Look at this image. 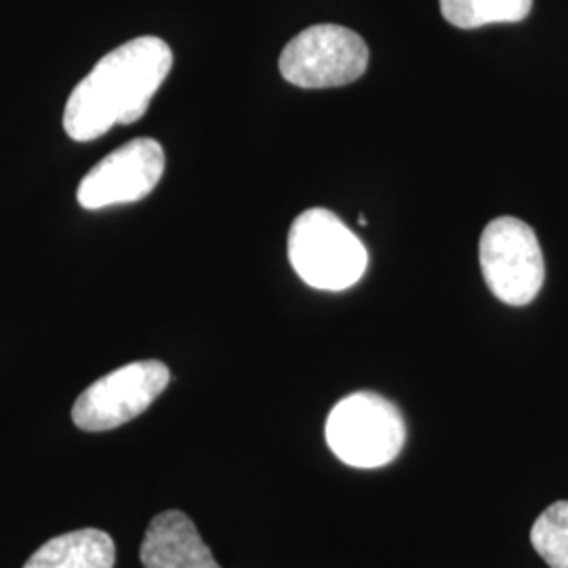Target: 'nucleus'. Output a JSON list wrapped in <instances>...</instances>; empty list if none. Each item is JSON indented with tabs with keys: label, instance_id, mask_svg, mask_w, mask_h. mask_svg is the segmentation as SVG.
<instances>
[{
	"label": "nucleus",
	"instance_id": "obj_1",
	"mask_svg": "<svg viewBox=\"0 0 568 568\" xmlns=\"http://www.w3.org/2000/svg\"><path fill=\"white\" fill-rule=\"evenodd\" d=\"M173 68V51L159 37H140L103 55L82 79L63 110V129L74 142H93L119 124H133Z\"/></svg>",
	"mask_w": 568,
	"mask_h": 568
},
{
	"label": "nucleus",
	"instance_id": "obj_2",
	"mask_svg": "<svg viewBox=\"0 0 568 568\" xmlns=\"http://www.w3.org/2000/svg\"><path fill=\"white\" fill-rule=\"evenodd\" d=\"M288 262L305 284L345 291L365 276L368 251L328 209H307L288 232Z\"/></svg>",
	"mask_w": 568,
	"mask_h": 568
},
{
	"label": "nucleus",
	"instance_id": "obj_3",
	"mask_svg": "<svg viewBox=\"0 0 568 568\" xmlns=\"http://www.w3.org/2000/svg\"><path fill=\"white\" fill-rule=\"evenodd\" d=\"M406 426L398 406L373 392L345 396L326 419V443L352 467H382L405 447Z\"/></svg>",
	"mask_w": 568,
	"mask_h": 568
},
{
	"label": "nucleus",
	"instance_id": "obj_4",
	"mask_svg": "<svg viewBox=\"0 0 568 568\" xmlns=\"http://www.w3.org/2000/svg\"><path fill=\"white\" fill-rule=\"evenodd\" d=\"M480 267L490 293L516 307L530 304L546 281L539 239L530 225L516 217H497L485 227Z\"/></svg>",
	"mask_w": 568,
	"mask_h": 568
},
{
	"label": "nucleus",
	"instance_id": "obj_5",
	"mask_svg": "<svg viewBox=\"0 0 568 568\" xmlns=\"http://www.w3.org/2000/svg\"><path fill=\"white\" fill-rule=\"evenodd\" d=\"M278 65L284 81L302 89L344 87L365 74L368 47L349 28L318 23L288 41Z\"/></svg>",
	"mask_w": 568,
	"mask_h": 568
},
{
	"label": "nucleus",
	"instance_id": "obj_6",
	"mask_svg": "<svg viewBox=\"0 0 568 568\" xmlns=\"http://www.w3.org/2000/svg\"><path fill=\"white\" fill-rule=\"evenodd\" d=\"M171 373L161 361L121 366L87 387L72 406V422L82 432H108L129 424L163 394Z\"/></svg>",
	"mask_w": 568,
	"mask_h": 568
},
{
	"label": "nucleus",
	"instance_id": "obj_7",
	"mask_svg": "<svg viewBox=\"0 0 568 568\" xmlns=\"http://www.w3.org/2000/svg\"><path fill=\"white\" fill-rule=\"evenodd\" d=\"M164 163L163 145L156 140L124 143L82 178L77 201L87 211L143 201L161 182Z\"/></svg>",
	"mask_w": 568,
	"mask_h": 568
},
{
	"label": "nucleus",
	"instance_id": "obj_8",
	"mask_svg": "<svg viewBox=\"0 0 568 568\" xmlns=\"http://www.w3.org/2000/svg\"><path fill=\"white\" fill-rule=\"evenodd\" d=\"M143 568H222L194 527L178 509L159 514L143 537Z\"/></svg>",
	"mask_w": 568,
	"mask_h": 568
},
{
	"label": "nucleus",
	"instance_id": "obj_9",
	"mask_svg": "<svg viewBox=\"0 0 568 568\" xmlns=\"http://www.w3.org/2000/svg\"><path fill=\"white\" fill-rule=\"evenodd\" d=\"M116 546L100 528H81L49 539L23 568H114Z\"/></svg>",
	"mask_w": 568,
	"mask_h": 568
},
{
	"label": "nucleus",
	"instance_id": "obj_10",
	"mask_svg": "<svg viewBox=\"0 0 568 568\" xmlns=\"http://www.w3.org/2000/svg\"><path fill=\"white\" fill-rule=\"evenodd\" d=\"M532 0H440L445 20L462 30L490 23H516L530 13Z\"/></svg>",
	"mask_w": 568,
	"mask_h": 568
},
{
	"label": "nucleus",
	"instance_id": "obj_11",
	"mask_svg": "<svg viewBox=\"0 0 568 568\" xmlns=\"http://www.w3.org/2000/svg\"><path fill=\"white\" fill-rule=\"evenodd\" d=\"M530 544L549 568H568V501L551 504L535 520Z\"/></svg>",
	"mask_w": 568,
	"mask_h": 568
}]
</instances>
